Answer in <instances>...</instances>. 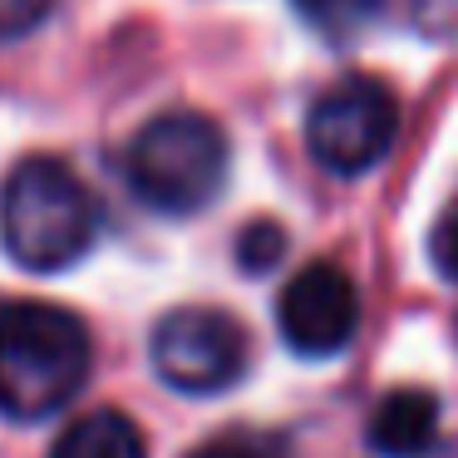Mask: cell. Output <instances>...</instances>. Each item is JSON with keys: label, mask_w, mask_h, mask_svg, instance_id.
<instances>
[{"label": "cell", "mask_w": 458, "mask_h": 458, "mask_svg": "<svg viewBox=\"0 0 458 458\" xmlns=\"http://www.w3.org/2000/svg\"><path fill=\"white\" fill-rule=\"evenodd\" d=\"M94 340L74 310L50 301H0V414L50 419L84 389Z\"/></svg>", "instance_id": "cell-1"}, {"label": "cell", "mask_w": 458, "mask_h": 458, "mask_svg": "<svg viewBox=\"0 0 458 458\" xmlns=\"http://www.w3.org/2000/svg\"><path fill=\"white\" fill-rule=\"evenodd\" d=\"M99 202L60 158H25L0 192V242L25 271H64L94 247Z\"/></svg>", "instance_id": "cell-2"}, {"label": "cell", "mask_w": 458, "mask_h": 458, "mask_svg": "<svg viewBox=\"0 0 458 458\" xmlns=\"http://www.w3.org/2000/svg\"><path fill=\"white\" fill-rule=\"evenodd\" d=\"M129 182L153 212L192 217L227 182V133L192 109L158 114L133 133Z\"/></svg>", "instance_id": "cell-3"}, {"label": "cell", "mask_w": 458, "mask_h": 458, "mask_svg": "<svg viewBox=\"0 0 458 458\" xmlns=\"http://www.w3.org/2000/svg\"><path fill=\"white\" fill-rule=\"evenodd\" d=\"M399 133V104L369 74H350V80L330 84L316 99L306 119V148L335 178H360L369 173Z\"/></svg>", "instance_id": "cell-4"}, {"label": "cell", "mask_w": 458, "mask_h": 458, "mask_svg": "<svg viewBox=\"0 0 458 458\" xmlns=\"http://www.w3.org/2000/svg\"><path fill=\"white\" fill-rule=\"evenodd\" d=\"M247 330L217 306H182L153 326V369L178 394H222L247 369Z\"/></svg>", "instance_id": "cell-5"}, {"label": "cell", "mask_w": 458, "mask_h": 458, "mask_svg": "<svg viewBox=\"0 0 458 458\" xmlns=\"http://www.w3.org/2000/svg\"><path fill=\"white\" fill-rule=\"evenodd\" d=\"M276 320L296 355L306 360L340 355L360 330V291L335 261H310L286 281V291L276 301Z\"/></svg>", "instance_id": "cell-6"}, {"label": "cell", "mask_w": 458, "mask_h": 458, "mask_svg": "<svg viewBox=\"0 0 458 458\" xmlns=\"http://www.w3.org/2000/svg\"><path fill=\"white\" fill-rule=\"evenodd\" d=\"M438 444V399L428 389H394L369 414V448L379 458H428Z\"/></svg>", "instance_id": "cell-7"}, {"label": "cell", "mask_w": 458, "mask_h": 458, "mask_svg": "<svg viewBox=\"0 0 458 458\" xmlns=\"http://www.w3.org/2000/svg\"><path fill=\"white\" fill-rule=\"evenodd\" d=\"M50 458H148L143 428L119 409H94L55 438Z\"/></svg>", "instance_id": "cell-8"}, {"label": "cell", "mask_w": 458, "mask_h": 458, "mask_svg": "<svg viewBox=\"0 0 458 458\" xmlns=\"http://www.w3.org/2000/svg\"><path fill=\"white\" fill-rule=\"evenodd\" d=\"M291 5H296L301 21L316 25L320 35H350V30L375 21V11L385 0H291Z\"/></svg>", "instance_id": "cell-9"}, {"label": "cell", "mask_w": 458, "mask_h": 458, "mask_svg": "<svg viewBox=\"0 0 458 458\" xmlns=\"http://www.w3.org/2000/svg\"><path fill=\"white\" fill-rule=\"evenodd\" d=\"M188 458H286V444L276 434H257V428H232V434L208 438L202 448H192Z\"/></svg>", "instance_id": "cell-10"}, {"label": "cell", "mask_w": 458, "mask_h": 458, "mask_svg": "<svg viewBox=\"0 0 458 458\" xmlns=\"http://www.w3.org/2000/svg\"><path fill=\"white\" fill-rule=\"evenodd\" d=\"M281 257H286V232H281L276 222H251V227L237 237V261H242V271H251V276L271 271Z\"/></svg>", "instance_id": "cell-11"}, {"label": "cell", "mask_w": 458, "mask_h": 458, "mask_svg": "<svg viewBox=\"0 0 458 458\" xmlns=\"http://www.w3.org/2000/svg\"><path fill=\"white\" fill-rule=\"evenodd\" d=\"M55 0H0V40H15V35H30L35 25L50 15Z\"/></svg>", "instance_id": "cell-12"}, {"label": "cell", "mask_w": 458, "mask_h": 458, "mask_svg": "<svg viewBox=\"0 0 458 458\" xmlns=\"http://www.w3.org/2000/svg\"><path fill=\"white\" fill-rule=\"evenodd\" d=\"M434 261H438V271H444L448 281H458V208L448 212V217L438 222V232H434Z\"/></svg>", "instance_id": "cell-13"}]
</instances>
